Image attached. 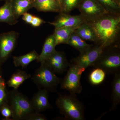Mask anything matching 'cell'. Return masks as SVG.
I'll return each mask as SVG.
<instances>
[{"instance_id":"16","label":"cell","mask_w":120,"mask_h":120,"mask_svg":"<svg viewBox=\"0 0 120 120\" xmlns=\"http://www.w3.org/2000/svg\"><path fill=\"white\" fill-rule=\"evenodd\" d=\"M56 45L53 34L49 35L46 39L41 52L39 55L37 62H44L56 51Z\"/></svg>"},{"instance_id":"19","label":"cell","mask_w":120,"mask_h":120,"mask_svg":"<svg viewBox=\"0 0 120 120\" xmlns=\"http://www.w3.org/2000/svg\"><path fill=\"white\" fill-rule=\"evenodd\" d=\"M76 28L61 27L55 28L53 34L56 46L61 44H67L71 35Z\"/></svg>"},{"instance_id":"26","label":"cell","mask_w":120,"mask_h":120,"mask_svg":"<svg viewBox=\"0 0 120 120\" xmlns=\"http://www.w3.org/2000/svg\"><path fill=\"white\" fill-rule=\"evenodd\" d=\"M82 0H60L61 12L68 13L77 8Z\"/></svg>"},{"instance_id":"21","label":"cell","mask_w":120,"mask_h":120,"mask_svg":"<svg viewBox=\"0 0 120 120\" xmlns=\"http://www.w3.org/2000/svg\"><path fill=\"white\" fill-rule=\"evenodd\" d=\"M112 83V98L113 105L110 110L116 108L120 102V72L116 73Z\"/></svg>"},{"instance_id":"12","label":"cell","mask_w":120,"mask_h":120,"mask_svg":"<svg viewBox=\"0 0 120 120\" xmlns=\"http://www.w3.org/2000/svg\"><path fill=\"white\" fill-rule=\"evenodd\" d=\"M48 92L45 89H41L34 95L31 101L35 112L40 113L52 108L49 101Z\"/></svg>"},{"instance_id":"5","label":"cell","mask_w":120,"mask_h":120,"mask_svg":"<svg viewBox=\"0 0 120 120\" xmlns=\"http://www.w3.org/2000/svg\"><path fill=\"white\" fill-rule=\"evenodd\" d=\"M92 66L101 69L106 74L114 75L120 72L119 46L105 48Z\"/></svg>"},{"instance_id":"6","label":"cell","mask_w":120,"mask_h":120,"mask_svg":"<svg viewBox=\"0 0 120 120\" xmlns=\"http://www.w3.org/2000/svg\"><path fill=\"white\" fill-rule=\"evenodd\" d=\"M85 71L75 64L70 65L66 75L61 80V87L67 90L69 93L79 94L82 92V87L80 83V78L82 73Z\"/></svg>"},{"instance_id":"11","label":"cell","mask_w":120,"mask_h":120,"mask_svg":"<svg viewBox=\"0 0 120 120\" xmlns=\"http://www.w3.org/2000/svg\"><path fill=\"white\" fill-rule=\"evenodd\" d=\"M86 22L81 15H71L68 13L60 12L54 21L48 23L55 28L66 27L76 28Z\"/></svg>"},{"instance_id":"14","label":"cell","mask_w":120,"mask_h":120,"mask_svg":"<svg viewBox=\"0 0 120 120\" xmlns=\"http://www.w3.org/2000/svg\"><path fill=\"white\" fill-rule=\"evenodd\" d=\"M18 22L13 13L9 0L5 1L4 5L0 7V23H5L10 25H14Z\"/></svg>"},{"instance_id":"7","label":"cell","mask_w":120,"mask_h":120,"mask_svg":"<svg viewBox=\"0 0 120 120\" xmlns=\"http://www.w3.org/2000/svg\"><path fill=\"white\" fill-rule=\"evenodd\" d=\"M77 8L86 22L94 21L107 13L97 0H82Z\"/></svg>"},{"instance_id":"30","label":"cell","mask_w":120,"mask_h":120,"mask_svg":"<svg viewBox=\"0 0 120 120\" xmlns=\"http://www.w3.org/2000/svg\"><path fill=\"white\" fill-rule=\"evenodd\" d=\"M22 19L23 20L27 23L30 24L32 21L34 15L27 12L24 13L23 15H22Z\"/></svg>"},{"instance_id":"22","label":"cell","mask_w":120,"mask_h":120,"mask_svg":"<svg viewBox=\"0 0 120 120\" xmlns=\"http://www.w3.org/2000/svg\"><path fill=\"white\" fill-rule=\"evenodd\" d=\"M67 44L76 49L80 53L86 51L94 45L87 44L85 40L74 32L71 35Z\"/></svg>"},{"instance_id":"9","label":"cell","mask_w":120,"mask_h":120,"mask_svg":"<svg viewBox=\"0 0 120 120\" xmlns=\"http://www.w3.org/2000/svg\"><path fill=\"white\" fill-rule=\"evenodd\" d=\"M104 49L100 45H93L88 49L80 53L77 57L72 60L71 63L86 70L88 67L92 66Z\"/></svg>"},{"instance_id":"24","label":"cell","mask_w":120,"mask_h":120,"mask_svg":"<svg viewBox=\"0 0 120 120\" xmlns=\"http://www.w3.org/2000/svg\"><path fill=\"white\" fill-rule=\"evenodd\" d=\"M2 66H0V109L4 104L8 103V91L7 82L3 76Z\"/></svg>"},{"instance_id":"29","label":"cell","mask_w":120,"mask_h":120,"mask_svg":"<svg viewBox=\"0 0 120 120\" xmlns=\"http://www.w3.org/2000/svg\"><path fill=\"white\" fill-rule=\"evenodd\" d=\"M45 22L42 19L34 16L30 24L34 27H38L41 26L42 24L45 23Z\"/></svg>"},{"instance_id":"28","label":"cell","mask_w":120,"mask_h":120,"mask_svg":"<svg viewBox=\"0 0 120 120\" xmlns=\"http://www.w3.org/2000/svg\"><path fill=\"white\" fill-rule=\"evenodd\" d=\"M47 118L44 115L40 113L34 112L30 114L26 118V120H46Z\"/></svg>"},{"instance_id":"31","label":"cell","mask_w":120,"mask_h":120,"mask_svg":"<svg viewBox=\"0 0 120 120\" xmlns=\"http://www.w3.org/2000/svg\"><path fill=\"white\" fill-rule=\"evenodd\" d=\"M119 2H120V0H117Z\"/></svg>"},{"instance_id":"3","label":"cell","mask_w":120,"mask_h":120,"mask_svg":"<svg viewBox=\"0 0 120 120\" xmlns=\"http://www.w3.org/2000/svg\"><path fill=\"white\" fill-rule=\"evenodd\" d=\"M8 103L12 112V120H26L34 112L31 100L17 90L8 91Z\"/></svg>"},{"instance_id":"18","label":"cell","mask_w":120,"mask_h":120,"mask_svg":"<svg viewBox=\"0 0 120 120\" xmlns=\"http://www.w3.org/2000/svg\"><path fill=\"white\" fill-rule=\"evenodd\" d=\"M31 75L25 71L18 70L13 73L7 82L9 87L17 90L20 86L26 80L31 77Z\"/></svg>"},{"instance_id":"25","label":"cell","mask_w":120,"mask_h":120,"mask_svg":"<svg viewBox=\"0 0 120 120\" xmlns=\"http://www.w3.org/2000/svg\"><path fill=\"white\" fill-rule=\"evenodd\" d=\"M95 68L90 74L89 79L93 85H98L103 82L105 77L106 73L101 69Z\"/></svg>"},{"instance_id":"4","label":"cell","mask_w":120,"mask_h":120,"mask_svg":"<svg viewBox=\"0 0 120 120\" xmlns=\"http://www.w3.org/2000/svg\"><path fill=\"white\" fill-rule=\"evenodd\" d=\"M41 64L40 67L31 77L32 82L40 89H45L49 92H56L62 79L56 75L45 61Z\"/></svg>"},{"instance_id":"15","label":"cell","mask_w":120,"mask_h":120,"mask_svg":"<svg viewBox=\"0 0 120 120\" xmlns=\"http://www.w3.org/2000/svg\"><path fill=\"white\" fill-rule=\"evenodd\" d=\"M13 13L18 19L28 10L34 8V0H9Z\"/></svg>"},{"instance_id":"33","label":"cell","mask_w":120,"mask_h":120,"mask_svg":"<svg viewBox=\"0 0 120 120\" xmlns=\"http://www.w3.org/2000/svg\"><path fill=\"white\" fill-rule=\"evenodd\" d=\"M2 0H0V1Z\"/></svg>"},{"instance_id":"32","label":"cell","mask_w":120,"mask_h":120,"mask_svg":"<svg viewBox=\"0 0 120 120\" xmlns=\"http://www.w3.org/2000/svg\"><path fill=\"white\" fill-rule=\"evenodd\" d=\"M5 0V1H6L9 0Z\"/></svg>"},{"instance_id":"2","label":"cell","mask_w":120,"mask_h":120,"mask_svg":"<svg viewBox=\"0 0 120 120\" xmlns=\"http://www.w3.org/2000/svg\"><path fill=\"white\" fill-rule=\"evenodd\" d=\"M56 105L60 112L67 120H84V106L77 99L76 94H59Z\"/></svg>"},{"instance_id":"17","label":"cell","mask_w":120,"mask_h":120,"mask_svg":"<svg viewBox=\"0 0 120 120\" xmlns=\"http://www.w3.org/2000/svg\"><path fill=\"white\" fill-rule=\"evenodd\" d=\"M74 32L85 41L94 42L95 45L97 44V39L95 34L91 27L86 22L78 27Z\"/></svg>"},{"instance_id":"8","label":"cell","mask_w":120,"mask_h":120,"mask_svg":"<svg viewBox=\"0 0 120 120\" xmlns=\"http://www.w3.org/2000/svg\"><path fill=\"white\" fill-rule=\"evenodd\" d=\"M19 37V33L14 31L0 34V66L11 57L17 45Z\"/></svg>"},{"instance_id":"20","label":"cell","mask_w":120,"mask_h":120,"mask_svg":"<svg viewBox=\"0 0 120 120\" xmlns=\"http://www.w3.org/2000/svg\"><path fill=\"white\" fill-rule=\"evenodd\" d=\"M39 55L37 51L34 50L22 56H14L12 57L13 64L15 67L26 68L32 61L37 60Z\"/></svg>"},{"instance_id":"27","label":"cell","mask_w":120,"mask_h":120,"mask_svg":"<svg viewBox=\"0 0 120 120\" xmlns=\"http://www.w3.org/2000/svg\"><path fill=\"white\" fill-rule=\"evenodd\" d=\"M0 113L4 117V120H12V111L8 103L2 106L0 109Z\"/></svg>"},{"instance_id":"10","label":"cell","mask_w":120,"mask_h":120,"mask_svg":"<svg viewBox=\"0 0 120 120\" xmlns=\"http://www.w3.org/2000/svg\"><path fill=\"white\" fill-rule=\"evenodd\" d=\"M45 62L54 73L60 75L67 71L71 64L64 52L56 50Z\"/></svg>"},{"instance_id":"23","label":"cell","mask_w":120,"mask_h":120,"mask_svg":"<svg viewBox=\"0 0 120 120\" xmlns=\"http://www.w3.org/2000/svg\"><path fill=\"white\" fill-rule=\"evenodd\" d=\"M108 13L120 14V2L117 0H97Z\"/></svg>"},{"instance_id":"1","label":"cell","mask_w":120,"mask_h":120,"mask_svg":"<svg viewBox=\"0 0 120 120\" xmlns=\"http://www.w3.org/2000/svg\"><path fill=\"white\" fill-rule=\"evenodd\" d=\"M86 22L97 37L96 45L104 48L119 45L120 14L107 12L95 20Z\"/></svg>"},{"instance_id":"13","label":"cell","mask_w":120,"mask_h":120,"mask_svg":"<svg viewBox=\"0 0 120 120\" xmlns=\"http://www.w3.org/2000/svg\"><path fill=\"white\" fill-rule=\"evenodd\" d=\"M34 8L39 11L61 12L60 0H34Z\"/></svg>"}]
</instances>
